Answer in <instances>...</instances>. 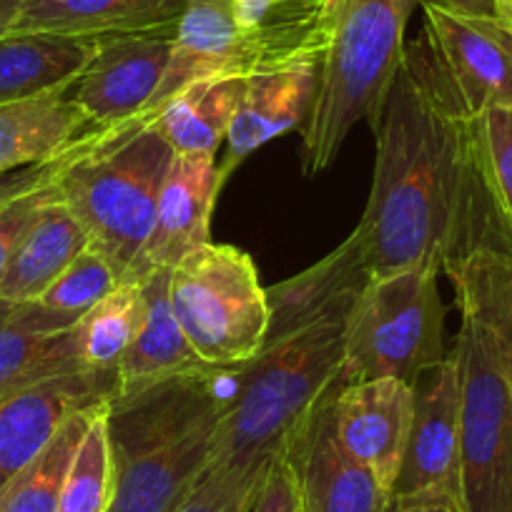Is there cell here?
Returning <instances> with one entry per match:
<instances>
[{"label": "cell", "instance_id": "4dcf8cb0", "mask_svg": "<svg viewBox=\"0 0 512 512\" xmlns=\"http://www.w3.org/2000/svg\"><path fill=\"white\" fill-rule=\"evenodd\" d=\"M58 169H61V151L41 164L0 179V269L38 211L48 201L58 199Z\"/></svg>", "mask_w": 512, "mask_h": 512}, {"label": "cell", "instance_id": "5bb4252c", "mask_svg": "<svg viewBox=\"0 0 512 512\" xmlns=\"http://www.w3.org/2000/svg\"><path fill=\"white\" fill-rule=\"evenodd\" d=\"M221 186L216 156L174 154L159 191L154 229L123 282H144L156 269H174L186 254L209 244Z\"/></svg>", "mask_w": 512, "mask_h": 512}, {"label": "cell", "instance_id": "9a60e30c", "mask_svg": "<svg viewBox=\"0 0 512 512\" xmlns=\"http://www.w3.org/2000/svg\"><path fill=\"white\" fill-rule=\"evenodd\" d=\"M425 26L465 103L477 116L490 106L512 108V33L497 18L460 16L422 3Z\"/></svg>", "mask_w": 512, "mask_h": 512}, {"label": "cell", "instance_id": "44dd1931", "mask_svg": "<svg viewBox=\"0 0 512 512\" xmlns=\"http://www.w3.org/2000/svg\"><path fill=\"white\" fill-rule=\"evenodd\" d=\"M186 0H26L11 33L103 38L176 26Z\"/></svg>", "mask_w": 512, "mask_h": 512}, {"label": "cell", "instance_id": "484cf974", "mask_svg": "<svg viewBox=\"0 0 512 512\" xmlns=\"http://www.w3.org/2000/svg\"><path fill=\"white\" fill-rule=\"evenodd\" d=\"M66 91L0 106V179L51 159L91 126Z\"/></svg>", "mask_w": 512, "mask_h": 512}, {"label": "cell", "instance_id": "f546056e", "mask_svg": "<svg viewBox=\"0 0 512 512\" xmlns=\"http://www.w3.org/2000/svg\"><path fill=\"white\" fill-rule=\"evenodd\" d=\"M108 405L91 422L73 457L58 512H108L113 477H116L111 440H108Z\"/></svg>", "mask_w": 512, "mask_h": 512}, {"label": "cell", "instance_id": "30bf717a", "mask_svg": "<svg viewBox=\"0 0 512 512\" xmlns=\"http://www.w3.org/2000/svg\"><path fill=\"white\" fill-rule=\"evenodd\" d=\"M176 26L98 38L96 53L66 91L88 123L113 126L146 113L169 68Z\"/></svg>", "mask_w": 512, "mask_h": 512}, {"label": "cell", "instance_id": "1f68e13d", "mask_svg": "<svg viewBox=\"0 0 512 512\" xmlns=\"http://www.w3.org/2000/svg\"><path fill=\"white\" fill-rule=\"evenodd\" d=\"M472 118L487 191L512 239V108L490 106Z\"/></svg>", "mask_w": 512, "mask_h": 512}, {"label": "cell", "instance_id": "7a4b0ae2", "mask_svg": "<svg viewBox=\"0 0 512 512\" xmlns=\"http://www.w3.org/2000/svg\"><path fill=\"white\" fill-rule=\"evenodd\" d=\"M174 151L151 116L113 126H86L61 151L56 194L88 236V246L128 277L156 219V204Z\"/></svg>", "mask_w": 512, "mask_h": 512}, {"label": "cell", "instance_id": "ba28073f", "mask_svg": "<svg viewBox=\"0 0 512 512\" xmlns=\"http://www.w3.org/2000/svg\"><path fill=\"white\" fill-rule=\"evenodd\" d=\"M457 490L465 512H512V384L485 329L462 314Z\"/></svg>", "mask_w": 512, "mask_h": 512}, {"label": "cell", "instance_id": "8992f818", "mask_svg": "<svg viewBox=\"0 0 512 512\" xmlns=\"http://www.w3.org/2000/svg\"><path fill=\"white\" fill-rule=\"evenodd\" d=\"M440 274L437 267H410L364 284L344 327V382H412L447 357Z\"/></svg>", "mask_w": 512, "mask_h": 512}, {"label": "cell", "instance_id": "ab89813d", "mask_svg": "<svg viewBox=\"0 0 512 512\" xmlns=\"http://www.w3.org/2000/svg\"><path fill=\"white\" fill-rule=\"evenodd\" d=\"M495 8H497V21L512 33V0H497Z\"/></svg>", "mask_w": 512, "mask_h": 512}, {"label": "cell", "instance_id": "f1b7e54d", "mask_svg": "<svg viewBox=\"0 0 512 512\" xmlns=\"http://www.w3.org/2000/svg\"><path fill=\"white\" fill-rule=\"evenodd\" d=\"M146 319L144 282H121L93 304L76 324L78 362L86 372L116 369L128 347L139 337Z\"/></svg>", "mask_w": 512, "mask_h": 512}, {"label": "cell", "instance_id": "ac0fdd59", "mask_svg": "<svg viewBox=\"0 0 512 512\" xmlns=\"http://www.w3.org/2000/svg\"><path fill=\"white\" fill-rule=\"evenodd\" d=\"M76 322L41 302L0 299V402L46 379L86 372L78 362Z\"/></svg>", "mask_w": 512, "mask_h": 512}, {"label": "cell", "instance_id": "4fadbf2b", "mask_svg": "<svg viewBox=\"0 0 512 512\" xmlns=\"http://www.w3.org/2000/svg\"><path fill=\"white\" fill-rule=\"evenodd\" d=\"M118 372H73L46 379L0 402V487L26 467L76 412L108 405Z\"/></svg>", "mask_w": 512, "mask_h": 512}, {"label": "cell", "instance_id": "8d00e7d4", "mask_svg": "<svg viewBox=\"0 0 512 512\" xmlns=\"http://www.w3.org/2000/svg\"><path fill=\"white\" fill-rule=\"evenodd\" d=\"M282 3L287 0H231V13H234L236 26L254 28Z\"/></svg>", "mask_w": 512, "mask_h": 512}, {"label": "cell", "instance_id": "83f0119b", "mask_svg": "<svg viewBox=\"0 0 512 512\" xmlns=\"http://www.w3.org/2000/svg\"><path fill=\"white\" fill-rule=\"evenodd\" d=\"M101 407L76 412L46 447L0 487V512H58L68 470Z\"/></svg>", "mask_w": 512, "mask_h": 512}, {"label": "cell", "instance_id": "7c38bea8", "mask_svg": "<svg viewBox=\"0 0 512 512\" xmlns=\"http://www.w3.org/2000/svg\"><path fill=\"white\" fill-rule=\"evenodd\" d=\"M337 382L317 402L284 450L297 467L304 512H387L390 490L342 447L334 427Z\"/></svg>", "mask_w": 512, "mask_h": 512}, {"label": "cell", "instance_id": "f35d334b", "mask_svg": "<svg viewBox=\"0 0 512 512\" xmlns=\"http://www.w3.org/2000/svg\"><path fill=\"white\" fill-rule=\"evenodd\" d=\"M26 0H0V38L13 31V23L21 16Z\"/></svg>", "mask_w": 512, "mask_h": 512}, {"label": "cell", "instance_id": "d590c367", "mask_svg": "<svg viewBox=\"0 0 512 512\" xmlns=\"http://www.w3.org/2000/svg\"><path fill=\"white\" fill-rule=\"evenodd\" d=\"M387 512H465L460 495L452 490L420 492L410 497H392Z\"/></svg>", "mask_w": 512, "mask_h": 512}, {"label": "cell", "instance_id": "74e56055", "mask_svg": "<svg viewBox=\"0 0 512 512\" xmlns=\"http://www.w3.org/2000/svg\"><path fill=\"white\" fill-rule=\"evenodd\" d=\"M417 3H435L445 11L460 13V16L475 18H497V0H417Z\"/></svg>", "mask_w": 512, "mask_h": 512}, {"label": "cell", "instance_id": "e575fe53", "mask_svg": "<svg viewBox=\"0 0 512 512\" xmlns=\"http://www.w3.org/2000/svg\"><path fill=\"white\" fill-rule=\"evenodd\" d=\"M251 512H304L297 467L287 450L277 452L269 460L259 487H256Z\"/></svg>", "mask_w": 512, "mask_h": 512}, {"label": "cell", "instance_id": "d6986e66", "mask_svg": "<svg viewBox=\"0 0 512 512\" xmlns=\"http://www.w3.org/2000/svg\"><path fill=\"white\" fill-rule=\"evenodd\" d=\"M369 279L372 274L364 262L357 234L352 231L322 262L267 289L272 319H269V334L264 344L277 342L327 319L349 317Z\"/></svg>", "mask_w": 512, "mask_h": 512}, {"label": "cell", "instance_id": "ffe728a7", "mask_svg": "<svg viewBox=\"0 0 512 512\" xmlns=\"http://www.w3.org/2000/svg\"><path fill=\"white\" fill-rule=\"evenodd\" d=\"M314 86L317 66H294L246 78L244 98L226 136L224 154L216 159L221 184L244 164L246 156L307 121Z\"/></svg>", "mask_w": 512, "mask_h": 512}, {"label": "cell", "instance_id": "e0dca14e", "mask_svg": "<svg viewBox=\"0 0 512 512\" xmlns=\"http://www.w3.org/2000/svg\"><path fill=\"white\" fill-rule=\"evenodd\" d=\"M206 420L176 440L116 462L108 512H176L216 462V427Z\"/></svg>", "mask_w": 512, "mask_h": 512}, {"label": "cell", "instance_id": "cb8c5ba5", "mask_svg": "<svg viewBox=\"0 0 512 512\" xmlns=\"http://www.w3.org/2000/svg\"><path fill=\"white\" fill-rule=\"evenodd\" d=\"M244 91L246 78L239 76L194 81L151 113V126L174 154L216 156L226 144Z\"/></svg>", "mask_w": 512, "mask_h": 512}, {"label": "cell", "instance_id": "4316f807", "mask_svg": "<svg viewBox=\"0 0 512 512\" xmlns=\"http://www.w3.org/2000/svg\"><path fill=\"white\" fill-rule=\"evenodd\" d=\"M462 314L485 329L512 384V251L475 249L445 272Z\"/></svg>", "mask_w": 512, "mask_h": 512}, {"label": "cell", "instance_id": "603a6c76", "mask_svg": "<svg viewBox=\"0 0 512 512\" xmlns=\"http://www.w3.org/2000/svg\"><path fill=\"white\" fill-rule=\"evenodd\" d=\"M98 38L8 33L0 38V106L66 91L96 53Z\"/></svg>", "mask_w": 512, "mask_h": 512}, {"label": "cell", "instance_id": "5b68a950", "mask_svg": "<svg viewBox=\"0 0 512 512\" xmlns=\"http://www.w3.org/2000/svg\"><path fill=\"white\" fill-rule=\"evenodd\" d=\"M332 0H287L259 26H236L231 0H186L174 51L151 116L184 86L204 78H251L294 66H319L329 41Z\"/></svg>", "mask_w": 512, "mask_h": 512}, {"label": "cell", "instance_id": "d4e9b609", "mask_svg": "<svg viewBox=\"0 0 512 512\" xmlns=\"http://www.w3.org/2000/svg\"><path fill=\"white\" fill-rule=\"evenodd\" d=\"M169 274L171 269H156L144 279L146 319L139 337L116 367L118 395L181 372H191L204 364L174 317L169 302Z\"/></svg>", "mask_w": 512, "mask_h": 512}, {"label": "cell", "instance_id": "8fae6325", "mask_svg": "<svg viewBox=\"0 0 512 512\" xmlns=\"http://www.w3.org/2000/svg\"><path fill=\"white\" fill-rule=\"evenodd\" d=\"M412 425L392 497L457 490L460 455V367L455 352L412 379Z\"/></svg>", "mask_w": 512, "mask_h": 512}, {"label": "cell", "instance_id": "52a82bcc", "mask_svg": "<svg viewBox=\"0 0 512 512\" xmlns=\"http://www.w3.org/2000/svg\"><path fill=\"white\" fill-rule=\"evenodd\" d=\"M169 302L186 339L211 367H241L262 352L269 299L246 251L231 244L199 246L169 274Z\"/></svg>", "mask_w": 512, "mask_h": 512}, {"label": "cell", "instance_id": "277c9868", "mask_svg": "<svg viewBox=\"0 0 512 512\" xmlns=\"http://www.w3.org/2000/svg\"><path fill=\"white\" fill-rule=\"evenodd\" d=\"M344 327L334 317L264 344L216 427V462H269L342 379Z\"/></svg>", "mask_w": 512, "mask_h": 512}, {"label": "cell", "instance_id": "836d02e7", "mask_svg": "<svg viewBox=\"0 0 512 512\" xmlns=\"http://www.w3.org/2000/svg\"><path fill=\"white\" fill-rule=\"evenodd\" d=\"M269 462H214L176 512H251Z\"/></svg>", "mask_w": 512, "mask_h": 512}, {"label": "cell", "instance_id": "9c48e42d", "mask_svg": "<svg viewBox=\"0 0 512 512\" xmlns=\"http://www.w3.org/2000/svg\"><path fill=\"white\" fill-rule=\"evenodd\" d=\"M246 364L241 367H201L176 377L121 392L108 405V440L113 465L159 447L221 417L239 392Z\"/></svg>", "mask_w": 512, "mask_h": 512}, {"label": "cell", "instance_id": "3957f363", "mask_svg": "<svg viewBox=\"0 0 512 512\" xmlns=\"http://www.w3.org/2000/svg\"><path fill=\"white\" fill-rule=\"evenodd\" d=\"M415 6L417 0H332L329 41L302 123L307 174H319L337 159L357 123L377 126Z\"/></svg>", "mask_w": 512, "mask_h": 512}, {"label": "cell", "instance_id": "7402d4cb", "mask_svg": "<svg viewBox=\"0 0 512 512\" xmlns=\"http://www.w3.org/2000/svg\"><path fill=\"white\" fill-rule=\"evenodd\" d=\"M83 249L88 236L76 216L58 199L48 201L0 269V299L38 302Z\"/></svg>", "mask_w": 512, "mask_h": 512}, {"label": "cell", "instance_id": "2e32d148", "mask_svg": "<svg viewBox=\"0 0 512 512\" xmlns=\"http://www.w3.org/2000/svg\"><path fill=\"white\" fill-rule=\"evenodd\" d=\"M412 425V384L395 377L344 382L334 427L344 450L367 465L392 495Z\"/></svg>", "mask_w": 512, "mask_h": 512}, {"label": "cell", "instance_id": "d6a6232c", "mask_svg": "<svg viewBox=\"0 0 512 512\" xmlns=\"http://www.w3.org/2000/svg\"><path fill=\"white\" fill-rule=\"evenodd\" d=\"M118 277L101 254L88 246L66 267V272L46 289L38 302L68 317L81 319L96 302L118 287Z\"/></svg>", "mask_w": 512, "mask_h": 512}, {"label": "cell", "instance_id": "6da1fadb", "mask_svg": "<svg viewBox=\"0 0 512 512\" xmlns=\"http://www.w3.org/2000/svg\"><path fill=\"white\" fill-rule=\"evenodd\" d=\"M377 134L372 191L357 234L372 277L442 274L475 249H510L467 113L427 26L405 43Z\"/></svg>", "mask_w": 512, "mask_h": 512}]
</instances>
